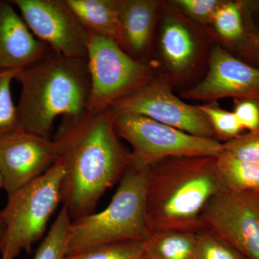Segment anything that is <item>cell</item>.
Returning <instances> with one entry per match:
<instances>
[{"instance_id":"obj_13","label":"cell","mask_w":259,"mask_h":259,"mask_svg":"<svg viewBox=\"0 0 259 259\" xmlns=\"http://www.w3.org/2000/svg\"><path fill=\"white\" fill-rule=\"evenodd\" d=\"M49 49L32 33L14 5L0 0V71L25 69Z\"/></svg>"},{"instance_id":"obj_12","label":"cell","mask_w":259,"mask_h":259,"mask_svg":"<svg viewBox=\"0 0 259 259\" xmlns=\"http://www.w3.org/2000/svg\"><path fill=\"white\" fill-rule=\"evenodd\" d=\"M182 97L212 103L232 97L259 104V68L239 60L223 48L214 47L207 76L197 86L184 92Z\"/></svg>"},{"instance_id":"obj_4","label":"cell","mask_w":259,"mask_h":259,"mask_svg":"<svg viewBox=\"0 0 259 259\" xmlns=\"http://www.w3.org/2000/svg\"><path fill=\"white\" fill-rule=\"evenodd\" d=\"M151 167L131 163L106 208L71 221L66 256L97 245L146 241V197Z\"/></svg>"},{"instance_id":"obj_14","label":"cell","mask_w":259,"mask_h":259,"mask_svg":"<svg viewBox=\"0 0 259 259\" xmlns=\"http://www.w3.org/2000/svg\"><path fill=\"white\" fill-rule=\"evenodd\" d=\"M121 27L127 54L141 56L147 50L152 34L158 2L117 0Z\"/></svg>"},{"instance_id":"obj_3","label":"cell","mask_w":259,"mask_h":259,"mask_svg":"<svg viewBox=\"0 0 259 259\" xmlns=\"http://www.w3.org/2000/svg\"><path fill=\"white\" fill-rule=\"evenodd\" d=\"M21 86L18 105L20 129L51 139L54 121L88 111L91 83L87 59L51 50L16 77Z\"/></svg>"},{"instance_id":"obj_20","label":"cell","mask_w":259,"mask_h":259,"mask_svg":"<svg viewBox=\"0 0 259 259\" xmlns=\"http://www.w3.org/2000/svg\"><path fill=\"white\" fill-rule=\"evenodd\" d=\"M243 7L239 2H223L213 16L214 28L228 41L238 42L244 37Z\"/></svg>"},{"instance_id":"obj_1","label":"cell","mask_w":259,"mask_h":259,"mask_svg":"<svg viewBox=\"0 0 259 259\" xmlns=\"http://www.w3.org/2000/svg\"><path fill=\"white\" fill-rule=\"evenodd\" d=\"M53 141L65 166L61 203L72 221L93 214L102 195L132 163L111 114L105 110L63 117Z\"/></svg>"},{"instance_id":"obj_19","label":"cell","mask_w":259,"mask_h":259,"mask_svg":"<svg viewBox=\"0 0 259 259\" xmlns=\"http://www.w3.org/2000/svg\"><path fill=\"white\" fill-rule=\"evenodd\" d=\"M69 210L63 205L32 259H64L71 223Z\"/></svg>"},{"instance_id":"obj_30","label":"cell","mask_w":259,"mask_h":259,"mask_svg":"<svg viewBox=\"0 0 259 259\" xmlns=\"http://www.w3.org/2000/svg\"><path fill=\"white\" fill-rule=\"evenodd\" d=\"M4 189V181H3V176H2L1 172H0V190Z\"/></svg>"},{"instance_id":"obj_29","label":"cell","mask_w":259,"mask_h":259,"mask_svg":"<svg viewBox=\"0 0 259 259\" xmlns=\"http://www.w3.org/2000/svg\"><path fill=\"white\" fill-rule=\"evenodd\" d=\"M3 231H4V224H3V218L0 212V238L3 236Z\"/></svg>"},{"instance_id":"obj_18","label":"cell","mask_w":259,"mask_h":259,"mask_svg":"<svg viewBox=\"0 0 259 259\" xmlns=\"http://www.w3.org/2000/svg\"><path fill=\"white\" fill-rule=\"evenodd\" d=\"M223 187L259 199V163L242 161L223 152L217 157Z\"/></svg>"},{"instance_id":"obj_5","label":"cell","mask_w":259,"mask_h":259,"mask_svg":"<svg viewBox=\"0 0 259 259\" xmlns=\"http://www.w3.org/2000/svg\"><path fill=\"white\" fill-rule=\"evenodd\" d=\"M64 161L59 158L41 176L8 195L0 211L4 231L0 238L1 259H16L23 251L30 253L41 239L49 220L61 203Z\"/></svg>"},{"instance_id":"obj_16","label":"cell","mask_w":259,"mask_h":259,"mask_svg":"<svg viewBox=\"0 0 259 259\" xmlns=\"http://www.w3.org/2000/svg\"><path fill=\"white\" fill-rule=\"evenodd\" d=\"M162 54L174 72L186 71L195 56V42L190 30L175 17H166L162 28Z\"/></svg>"},{"instance_id":"obj_25","label":"cell","mask_w":259,"mask_h":259,"mask_svg":"<svg viewBox=\"0 0 259 259\" xmlns=\"http://www.w3.org/2000/svg\"><path fill=\"white\" fill-rule=\"evenodd\" d=\"M223 152L242 161L259 163V130L223 144Z\"/></svg>"},{"instance_id":"obj_17","label":"cell","mask_w":259,"mask_h":259,"mask_svg":"<svg viewBox=\"0 0 259 259\" xmlns=\"http://www.w3.org/2000/svg\"><path fill=\"white\" fill-rule=\"evenodd\" d=\"M197 233L179 231L152 232L143 242V259H194Z\"/></svg>"},{"instance_id":"obj_26","label":"cell","mask_w":259,"mask_h":259,"mask_svg":"<svg viewBox=\"0 0 259 259\" xmlns=\"http://www.w3.org/2000/svg\"><path fill=\"white\" fill-rule=\"evenodd\" d=\"M186 13L200 21L209 22L223 2L218 0H179L176 2Z\"/></svg>"},{"instance_id":"obj_8","label":"cell","mask_w":259,"mask_h":259,"mask_svg":"<svg viewBox=\"0 0 259 259\" xmlns=\"http://www.w3.org/2000/svg\"><path fill=\"white\" fill-rule=\"evenodd\" d=\"M111 115L144 116L187 134L217 139L208 119L199 106L189 105L175 96L166 80L153 79L137 91L115 102Z\"/></svg>"},{"instance_id":"obj_2","label":"cell","mask_w":259,"mask_h":259,"mask_svg":"<svg viewBox=\"0 0 259 259\" xmlns=\"http://www.w3.org/2000/svg\"><path fill=\"white\" fill-rule=\"evenodd\" d=\"M223 189L217 157H171L155 163L146 197L150 233L202 231L204 207Z\"/></svg>"},{"instance_id":"obj_9","label":"cell","mask_w":259,"mask_h":259,"mask_svg":"<svg viewBox=\"0 0 259 259\" xmlns=\"http://www.w3.org/2000/svg\"><path fill=\"white\" fill-rule=\"evenodd\" d=\"M202 229L226 242L248 259H259V199L223 189L201 215Z\"/></svg>"},{"instance_id":"obj_23","label":"cell","mask_w":259,"mask_h":259,"mask_svg":"<svg viewBox=\"0 0 259 259\" xmlns=\"http://www.w3.org/2000/svg\"><path fill=\"white\" fill-rule=\"evenodd\" d=\"M194 259H248L231 245L207 230L197 233Z\"/></svg>"},{"instance_id":"obj_28","label":"cell","mask_w":259,"mask_h":259,"mask_svg":"<svg viewBox=\"0 0 259 259\" xmlns=\"http://www.w3.org/2000/svg\"><path fill=\"white\" fill-rule=\"evenodd\" d=\"M248 51L250 55L254 56L259 60V32L250 40Z\"/></svg>"},{"instance_id":"obj_24","label":"cell","mask_w":259,"mask_h":259,"mask_svg":"<svg viewBox=\"0 0 259 259\" xmlns=\"http://www.w3.org/2000/svg\"><path fill=\"white\" fill-rule=\"evenodd\" d=\"M199 108L208 119L217 138L228 141L240 136L243 127L234 112L222 110L213 103L200 105Z\"/></svg>"},{"instance_id":"obj_15","label":"cell","mask_w":259,"mask_h":259,"mask_svg":"<svg viewBox=\"0 0 259 259\" xmlns=\"http://www.w3.org/2000/svg\"><path fill=\"white\" fill-rule=\"evenodd\" d=\"M66 1L90 35L110 39L127 52L117 0Z\"/></svg>"},{"instance_id":"obj_21","label":"cell","mask_w":259,"mask_h":259,"mask_svg":"<svg viewBox=\"0 0 259 259\" xmlns=\"http://www.w3.org/2000/svg\"><path fill=\"white\" fill-rule=\"evenodd\" d=\"M143 241L116 242L92 247L64 259H143Z\"/></svg>"},{"instance_id":"obj_27","label":"cell","mask_w":259,"mask_h":259,"mask_svg":"<svg viewBox=\"0 0 259 259\" xmlns=\"http://www.w3.org/2000/svg\"><path fill=\"white\" fill-rule=\"evenodd\" d=\"M243 129L249 132L259 130V104L250 100H235L234 110Z\"/></svg>"},{"instance_id":"obj_22","label":"cell","mask_w":259,"mask_h":259,"mask_svg":"<svg viewBox=\"0 0 259 259\" xmlns=\"http://www.w3.org/2000/svg\"><path fill=\"white\" fill-rule=\"evenodd\" d=\"M19 71H0V137L20 128L18 106L12 95V84Z\"/></svg>"},{"instance_id":"obj_10","label":"cell","mask_w":259,"mask_h":259,"mask_svg":"<svg viewBox=\"0 0 259 259\" xmlns=\"http://www.w3.org/2000/svg\"><path fill=\"white\" fill-rule=\"evenodd\" d=\"M32 33L58 54L87 59L90 32L66 0H12Z\"/></svg>"},{"instance_id":"obj_6","label":"cell","mask_w":259,"mask_h":259,"mask_svg":"<svg viewBox=\"0 0 259 259\" xmlns=\"http://www.w3.org/2000/svg\"><path fill=\"white\" fill-rule=\"evenodd\" d=\"M111 116L116 133L132 147L135 166L151 167L171 157H218L223 152V144L218 139L187 134L144 116Z\"/></svg>"},{"instance_id":"obj_11","label":"cell","mask_w":259,"mask_h":259,"mask_svg":"<svg viewBox=\"0 0 259 259\" xmlns=\"http://www.w3.org/2000/svg\"><path fill=\"white\" fill-rule=\"evenodd\" d=\"M55 143L18 129L0 137V172L8 195L41 176L59 159Z\"/></svg>"},{"instance_id":"obj_7","label":"cell","mask_w":259,"mask_h":259,"mask_svg":"<svg viewBox=\"0 0 259 259\" xmlns=\"http://www.w3.org/2000/svg\"><path fill=\"white\" fill-rule=\"evenodd\" d=\"M87 61L91 83L88 111L108 110L154 79L147 64L99 35L90 37Z\"/></svg>"}]
</instances>
